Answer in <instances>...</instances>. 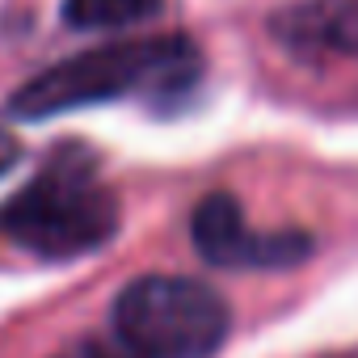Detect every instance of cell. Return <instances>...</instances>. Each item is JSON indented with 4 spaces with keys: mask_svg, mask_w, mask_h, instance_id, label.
I'll return each mask as SVG.
<instances>
[{
    "mask_svg": "<svg viewBox=\"0 0 358 358\" xmlns=\"http://www.w3.org/2000/svg\"><path fill=\"white\" fill-rule=\"evenodd\" d=\"M164 9V0H64V22L76 30H127L143 26Z\"/></svg>",
    "mask_w": 358,
    "mask_h": 358,
    "instance_id": "obj_6",
    "label": "cell"
},
{
    "mask_svg": "<svg viewBox=\"0 0 358 358\" xmlns=\"http://www.w3.org/2000/svg\"><path fill=\"white\" fill-rule=\"evenodd\" d=\"M194 249L211 266H262V270H287L299 266L312 253V241L303 232H249L236 199L211 194L199 203L190 220Z\"/></svg>",
    "mask_w": 358,
    "mask_h": 358,
    "instance_id": "obj_4",
    "label": "cell"
},
{
    "mask_svg": "<svg viewBox=\"0 0 358 358\" xmlns=\"http://www.w3.org/2000/svg\"><path fill=\"white\" fill-rule=\"evenodd\" d=\"M278 38L299 51L358 55V0H308L274 22Z\"/></svg>",
    "mask_w": 358,
    "mask_h": 358,
    "instance_id": "obj_5",
    "label": "cell"
},
{
    "mask_svg": "<svg viewBox=\"0 0 358 358\" xmlns=\"http://www.w3.org/2000/svg\"><path fill=\"white\" fill-rule=\"evenodd\" d=\"M194 68H199V55L186 38L114 43V47L72 55V59L47 68L43 76L26 80L9 101V114L13 118H51V114L80 110V106L131 97V93H160V89L186 85L194 76Z\"/></svg>",
    "mask_w": 358,
    "mask_h": 358,
    "instance_id": "obj_1",
    "label": "cell"
},
{
    "mask_svg": "<svg viewBox=\"0 0 358 358\" xmlns=\"http://www.w3.org/2000/svg\"><path fill=\"white\" fill-rule=\"evenodd\" d=\"M85 358H135L122 341L118 345H101V341H93V345H85Z\"/></svg>",
    "mask_w": 358,
    "mask_h": 358,
    "instance_id": "obj_7",
    "label": "cell"
},
{
    "mask_svg": "<svg viewBox=\"0 0 358 358\" xmlns=\"http://www.w3.org/2000/svg\"><path fill=\"white\" fill-rule=\"evenodd\" d=\"M114 333L135 358H211L228 337V303L199 278L148 274L118 295Z\"/></svg>",
    "mask_w": 358,
    "mask_h": 358,
    "instance_id": "obj_3",
    "label": "cell"
},
{
    "mask_svg": "<svg viewBox=\"0 0 358 358\" xmlns=\"http://www.w3.org/2000/svg\"><path fill=\"white\" fill-rule=\"evenodd\" d=\"M17 156H22V148H17V139H13V135H5V131H0V173H9Z\"/></svg>",
    "mask_w": 358,
    "mask_h": 358,
    "instance_id": "obj_8",
    "label": "cell"
},
{
    "mask_svg": "<svg viewBox=\"0 0 358 358\" xmlns=\"http://www.w3.org/2000/svg\"><path fill=\"white\" fill-rule=\"evenodd\" d=\"M118 228V203L97 182L93 169L80 164H51L26 190H17L0 207V232L13 245L68 262L101 249Z\"/></svg>",
    "mask_w": 358,
    "mask_h": 358,
    "instance_id": "obj_2",
    "label": "cell"
}]
</instances>
